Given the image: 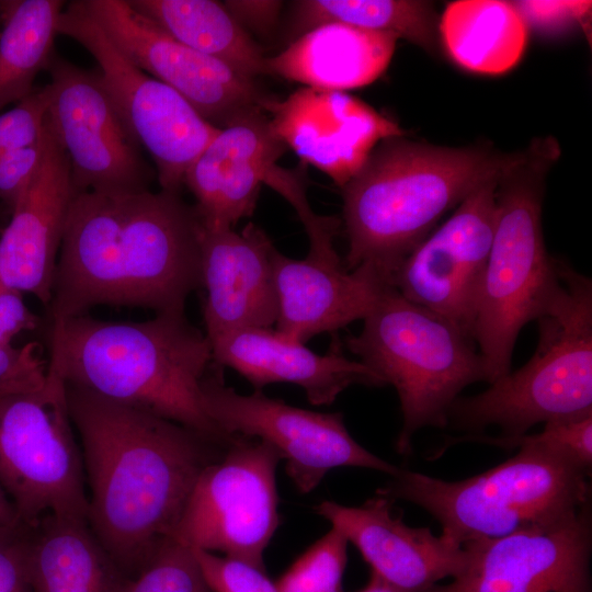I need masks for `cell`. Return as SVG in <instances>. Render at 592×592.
Segmentation results:
<instances>
[{
  "mask_svg": "<svg viewBox=\"0 0 592 592\" xmlns=\"http://www.w3.org/2000/svg\"><path fill=\"white\" fill-rule=\"evenodd\" d=\"M89 486L88 524L136 579L171 540L201 471L226 447L149 411L66 384Z\"/></svg>",
  "mask_w": 592,
  "mask_h": 592,
  "instance_id": "6da1fadb",
  "label": "cell"
},
{
  "mask_svg": "<svg viewBox=\"0 0 592 592\" xmlns=\"http://www.w3.org/2000/svg\"><path fill=\"white\" fill-rule=\"evenodd\" d=\"M202 221L181 192H76L54 276L47 320L96 306L184 312L202 287Z\"/></svg>",
  "mask_w": 592,
  "mask_h": 592,
  "instance_id": "7a4b0ae2",
  "label": "cell"
},
{
  "mask_svg": "<svg viewBox=\"0 0 592 592\" xmlns=\"http://www.w3.org/2000/svg\"><path fill=\"white\" fill-rule=\"evenodd\" d=\"M47 321V372L65 384L177 422L223 447L232 441L203 406L212 344L184 312L135 322L89 315Z\"/></svg>",
  "mask_w": 592,
  "mask_h": 592,
  "instance_id": "3957f363",
  "label": "cell"
},
{
  "mask_svg": "<svg viewBox=\"0 0 592 592\" xmlns=\"http://www.w3.org/2000/svg\"><path fill=\"white\" fill-rule=\"evenodd\" d=\"M512 157L490 146H436L402 136L379 143L342 187L345 269L367 263L392 280L439 219L498 178Z\"/></svg>",
  "mask_w": 592,
  "mask_h": 592,
  "instance_id": "277c9868",
  "label": "cell"
},
{
  "mask_svg": "<svg viewBox=\"0 0 592 592\" xmlns=\"http://www.w3.org/2000/svg\"><path fill=\"white\" fill-rule=\"evenodd\" d=\"M560 153L554 137L534 138L513 152L497 180L493 238L474 329L488 384L511 372L519 333L545 312L560 286L542 228L546 178Z\"/></svg>",
  "mask_w": 592,
  "mask_h": 592,
  "instance_id": "5b68a950",
  "label": "cell"
},
{
  "mask_svg": "<svg viewBox=\"0 0 592 592\" xmlns=\"http://www.w3.org/2000/svg\"><path fill=\"white\" fill-rule=\"evenodd\" d=\"M513 457L473 477L448 481L400 469L376 492L429 512L458 545L554 522L591 504L590 473L563 455L515 437L471 436Z\"/></svg>",
  "mask_w": 592,
  "mask_h": 592,
  "instance_id": "8992f818",
  "label": "cell"
},
{
  "mask_svg": "<svg viewBox=\"0 0 592 592\" xmlns=\"http://www.w3.org/2000/svg\"><path fill=\"white\" fill-rule=\"evenodd\" d=\"M556 261L560 286L536 320L534 354L485 391L458 397L448 412L455 428L497 425L501 437H515L538 423L592 413V282Z\"/></svg>",
  "mask_w": 592,
  "mask_h": 592,
  "instance_id": "52a82bcc",
  "label": "cell"
},
{
  "mask_svg": "<svg viewBox=\"0 0 592 592\" xmlns=\"http://www.w3.org/2000/svg\"><path fill=\"white\" fill-rule=\"evenodd\" d=\"M363 321L361 332L348 335L345 344L385 385L396 389L402 426L395 447L408 456L419 430L445 428L462 390L486 382L483 362L473 340L394 286Z\"/></svg>",
  "mask_w": 592,
  "mask_h": 592,
  "instance_id": "ba28073f",
  "label": "cell"
},
{
  "mask_svg": "<svg viewBox=\"0 0 592 592\" xmlns=\"http://www.w3.org/2000/svg\"><path fill=\"white\" fill-rule=\"evenodd\" d=\"M72 429L66 384L49 372L38 389L0 396V486L23 525L48 514L88 521L83 458Z\"/></svg>",
  "mask_w": 592,
  "mask_h": 592,
  "instance_id": "9c48e42d",
  "label": "cell"
},
{
  "mask_svg": "<svg viewBox=\"0 0 592 592\" xmlns=\"http://www.w3.org/2000/svg\"><path fill=\"white\" fill-rule=\"evenodd\" d=\"M280 460L266 442L235 435L221 456L201 471L171 540L264 570V550L280 526Z\"/></svg>",
  "mask_w": 592,
  "mask_h": 592,
  "instance_id": "30bf717a",
  "label": "cell"
},
{
  "mask_svg": "<svg viewBox=\"0 0 592 592\" xmlns=\"http://www.w3.org/2000/svg\"><path fill=\"white\" fill-rule=\"evenodd\" d=\"M57 33L82 45L124 121L152 158L161 190L181 192L186 171L220 128L174 89L128 59L89 16L80 0L64 8Z\"/></svg>",
  "mask_w": 592,
  "mask_h": 592,
  "instance_id": "8fae6325",
  "label": "cell"
},
{
  "mask_svg": "<svg viewBox=\"0 0 592 592\" xmlns=\"http://www.w3.org/2000/svg\"><path fill=\"white\" fill-rule=\"evenodd\" d=\"M202 401L227 435L259 439L286 462V474L301 493L312 491L335 467H362L397 475V466L358 444L341 412L322 413L289 406L261 390L241 395L226 385L223 367L212 364L201 383Z\"/></svg>",
  "mask_w": 592,
  "mask_h": 592,
  "instance_id": "7c38bea8",
  "label": "cell"
},
{
  "mask_svg": "<svg viewBox=\"0 0 592 592\" xmlns=\"http://www.w3.org/2000/svg\"><path fill=\"white\" fill-rule=\"evenodd\" d=\"M48 125L68 156L76 192L107 195L149 190L152 172L141 146L107 92L100 72L54 54Z\"/></svg>",
  "mask_w": 592,
  "mask_h": 592,
  "instance_id": "4fadbf2b",
  "label": "cell"
},
{
  "mask_svg": "<svg viewBox=\"0 0 592 592\" xmlns=\"http://www.w3.org/2000/svg\"><path fill=\"white\" fill-rule=\"evenodd\" d=\"M497 180L465 198L412 250L391 280L403 297L443 317L473 341L493 238Z\"/></svg>",
  "mask_w": 592,
  "mask_h": 592,
  "instance_id": "5bb4252c",
  "label": "cell"
},
{
  "mask_svg": "<svg viewBox=\"0 0 592 592\" xmlns=\"http://www.w3.org/2000/svg\"><path fill=\"white\" fill-rule=\"evenodd\" d=\"M462 547L463 570L425 592H592L591 504L554 522Z\"/></svg>",
  "mask_w": 592,
  "mask_h": 592,
  "instance_id": "9a60e30c",
  "label": "cell"
},
{
  "mask_svg": "<svg viewBox=\"0 0 592 592\" xmlns=\"http://www.w3.org/2000/svg\"><path fill=\"white\" fill-rule=\"evenodd\" d=\"M89 16L137 67L180 93L218 128L274 100L253 79L178 42L127 0H80Z\"/></svg>",
  "mask_w": 592,
  "mask_h": 592,
  "instance_id": "2e32d148",
  "label": "cell"
},
{
  "mask_svg": "<svg viewBox=\"0 0 592 592\" xmlns=\"http://www.w3.org/2000/svg\"><path fill=\"white\" fill-rule=\"evenodd\" d=\"M266 112L274 135L341 189L379 143L403 135L394 121L344 91L304 87L272 100Z\"/></svg>",
  "mask_w": 592,
  "mask_h": 592,
  "instance_id": "e0dca14e",
  "label": "cell"
},
{
  "mask_svg": "<svg viewBox=\"0 0 592 592\" xmlns=\"http://www.w3.org/2000/svg\"><path fill=\"white\" fill-rule=\"evenodd\" d=\"M394 502L376 492L360 506L323 501L315 511L358 549L371 572L400 592H425L456 577L466 563L464 548L429 527L407 525Z\"/></svg>",
  "mask_w": 592,
  "mask_h": 592,
  "instance_id": "ac0fdd59",
  "label": "cell"
},
{
  "mask_svg": "<svg viewBox=\"0 0 592 592\" xmlns=\"http://www.w3.org/2000/svg\"><path fill=\"white\" fill-rule=\"evenodd\" d=\"M205 334L210 343L246 328H271L278 317V296L269 236L254 224L241 232L231 227L201 230Z\"/></svg>",
  "mask_w": 592,
  "mask_h": 592,
  "instance_id": "d6986e66",
  "label": "cell"
},
{
  "mask_svg": "<svg viewBox=\"0 0 592 592\" xmlns=\"http://www.w3.org/2000/svg\"><path fill=\"white\" fill-rule=\"evenodd\" d=\"M47 121V117H46ZM75 189L67 153L47 122L42 166L0 232V276L46 308Z\"/></svg>",
  "mask_w": 592,
  "mask_h": 592,
  "instance_id": "ffe728a7",
  "label": "cell"
},
{
  "mask_svg": "<svg viewBox=\"0 0 592 592\" xmlns=\"http://www.w3.org/2000/svg\"><path fill=\"white\" fill-rule=\"evenodd\" d=\"M286 149L262 107L244 111L221 127L184 178L202 225L234 228L251 216L266 173Z\"/></svg>",
  "mask_w": 592,
  "mask_h": 592,
  "instance_id": "44dd1931",
  "label": "cell"
},
{
  "mask_svg": "<svg viewBox=\"0 0 592 592\" xmlns=\"http://www.w3.org/2000/svg\"><path fill=\"white\" fill-rule=\"evenodd\" d=\"M272 263L278 296L276 330L301 343L363 320L394 286L389 275L367 263L348 271L343 263L309 255L292 259L276 249Z\"/></svg>",
  "mask_w": 592,
  "mask_h": 592,
  "instance_id": "7402d4cb",
  "label": "cell"
},
{
  "mask_svg": "<svg viewBox=\"0 0 592 592\" xmlns=\"http://www.w3.org/2000/svg\"><path fill=\"white\" fill-rule=\"evenodd\" d=\"M210 344L213 363L238 372L255 390L276 383L294 384L315 406L331 405L352 385H385L375 372L348 358L339 346L317 354L276 329H240Z\"/></svg>",
  "mask_w": 592,
  "mask_h": 592,
  "instance_id": "603a6c76",
  "label": "cell"
},
{
  "mask_svg": "<svg viewBox=\"0 0 592 592\" xmlns=\"http://www.w3.org/2000/svg\"><path fill=\"white\" fill-rule=\"evenodd\" d=\"M398 39L390 33L325 23L293 39L277 55L265 57L264 75L322 90L361 88L387 69Z\"/></svg>",
  "mask_w": 592,
  "mask_h": 592,
  "instance_id": "cb8c5ba5",
  "label": "cell"
},
{
  "mask_svg": "<svg viewBox=\"0 0 592 592\" xmlns=\"http://www.w3.org/2000/svg\"><path fill=\"white\" fill-rule=\"evenodd\" d=\"M34 592H128L134 582L88 521L48 514L29 526Z\"/></svg>",
  "mask_w": 592,
  "mask_h": 592,
  "instance_id": "d4e9b609",
  "label": "cell"
},
{
  "mask_svg": "<svg viewBox=\"0 0 592 592\" xmlns=\"http://www.w3.org/2000/svg\"><path fill=\"white\" fill-rule=\"evenodd\" d=\"M528 27L513 2L460 0L445 8L439 33L448 56L471 72L501 75L521 59Z\"/></svg>",
  "mask_w": 592,
  "mask_h": 592,
  "instance_id": "484cf974",
  "label": "cell"
},
{
  "mask_svg": "<svg viewBox=\"0 0 592 592\" xmlns=\"http://www.w3.org/2000/svg\"><path fill=\"white\" fill-rule=\"evenodd\" d=\"M167 34L183 45L254 79L264 75L260 46L230 14L214 0H127Z\"/></svg>",
  "mask_w": 592,
  "mask_h": 592,
  "instance_id": "4316f807",
  "label": "cell"
},
{
  "mask_svg": "<svg viewBox=\"0 0 592 592\" xmlns=\"http://www.w3.org/2000/svg\"><path fill=\"white\" fill-rule=\"evenodd\" d=\"M64 8L60 0L0 1V112L30 95L47 69Z\"/></svg>",
  "mask_w": 592,
  "mask_h": 592,
  "instance_id": "83f0119b",
  "label": "cell"
},
{
  "mask_svg": "<svg viewBox=\"0 0 592 592\" xmlns=\"http://www.w3.org/2000/svg\"><path fill=\"white\" fill-rule=\"evenodd\" d=\"M330 22L390 33L429 53L439 48V18L429 1L300 0L294 2L291 34L296 38Z\"/></svg>",
  "mask_w": 592,
  "mask_h": 592,
  "instance_id": "f1b7e54d",
  "label": "cell"
},
{
  "mask_svg": "<svg viewBox=\"0 0 592 592\" xmlns=\"http://www.w3.org/2000/svg\"><path fill=\"white\" fill-rule=\"evenodd\" d=\"M348 543L346 537L332 527L276 580L278 592H344Z\"/></svg>",
  "mask_w": 592,
  "mask_h": 592,
  "instance_id": "f546056e",
  "label": "cell"
},
{
  "mask_svg": "<svg viewBox=\"0 0 592 592\" xmlns=\"http://www.w3.org/2000/svg\"><path fill=\"white\" fill-rule=\"evenodd\" d=\"M263 184L281 194L296 210L309 238L308 255L328 263L341 262L333 246L341 221L335 217L317 215L311 209L306 195L304 170L275 164L265 175Z\"/></svg>",
  "mask_w": 592,
  "mask_h": 592,
  "instance_id": "4dcf8cb0",
  "label": "cell"
},
{
  "mask_svg": "<svg viewBox=\"0 0 592 592\" xmlns=\"http://www.w3.org/2000/svg\"><path fill=\"white\" fill-rule=\"evenodd\" d=\"M128 592H212L192 549L166 543Z\"/></svg>",
  "mask_w": 592,
  "mask_h": 592,
  "instance_id": "1f68e13d",
  "label": "cell"
},
{
  "mask_svg": "<svg viewBox=\"0 0 592 592\" xmlns=\"http://www.w3.org/2000/svg\"><path fill=\"white\" fill-rule=\"evenodd\" d=\"M49 105L48 86L34 88L16 105L0 113V157L27 147L43 135Z\"/></svg>",
  "mask_w": 592,
  "mask_h": 592,
  "instance_id": "d6a6232c",
  "label": "cell"
},
{
  "mask_svg": "<svg viewBox=\"0 0 592 592\" xmlns=\"http://www.w3.org/2000/svg\"><path fill=\"white\" fill-rule=\"evenodd\" d=\"M192 551L212 592H278L264 570L215 553Z\"/></svg>",
  "mask_w": 592,
  "mask_h": 592,
  "instance_id": "836d02e7",
  "label": "cell"
},
{
  "mask_svg": "<svg viewBox=\"0 0 592 592\" xmlns=\"http://www.w3.org/2000/svg\"><path fill=\"white\" fill-rule=\"evenodd\" d=\"M37 342L13 345L0 341V396L41 388L47 379V363Z\"/></svg>",
  "mask_w": 592,
  "mask_h": 592,
  "instance_id": "e575fe53",
  "label": "cell"
},
{
  "mask_svg": "<svg viewBox=\"0 0 592 592\" xmlns=\"http://www.w3.org/2000/svg\"><path fill=\"white\" fill-rule=\"evenodd\" d=\"M531 443L559 453L587 471L592 466V413L545 423L536 434H523Z\"/></svg>",
  "mask_w": 592,
  "mask_h": 592,
  "instance_id": "d590c367",
  "label": "cell"
},
{
  "mask_svg": "<svg viewBox=\"0 0 592 592\" xmlns=\"http://www.w3.org/2000/svg\"><path fill=\"white\" fill-rule=\"evenodd\" d=\"M46 144L47 121L39 140L0 157V203L9 216L36 177L45 156Z\"/></svg>",
  "mask_w": 592,
  "mask_h": 592,
  "instance_id": "8d00e7d4",
  "label": "cell"
},
{
  "mask_svg": "<svg viewBox=\"0 0 592 592\" xmlns=\"http://www.w3.org/2000/svg\"><path fill=\"white\" fill-rule=\"evenodd\" d=\"M0 592H34L26 525L0 528Z\"/></svg>",
  "mask_w": 592,
  "mask_h": 592,
  "instance_id": "74e56055",
  "label": "cell"
},
{
  "mask_svg": "<svg viewBox=\"0 0 592 592\" xmlns=\"http://www.w3.org/2000/svg\"><path fill=\"white\" fill-rule=\"evenodd\" d=\"M527 27L544 33H560L585 22L591 11V1L533 0L513 2Z\"/></svg>",
  "mask_w": 592,
  "mask_h": 592,
  "instance_id": "f35d334b",
  "label": "cell"
},
{
  "mask_svg": "<svg viewBox=\"0 0 592 592\" xmlns=\"http://www.w3.org/2000/svg\"><path fill=\"white\" fill-rule=\"evenodd\" d=\"M39 325L41 318L27 308L23 294L0 276V341L12 343L18 334L35 330Z\"/></svg>",
  "mask_w": 592,
  "mask_h": 592,
  "instance_id": "ab89813d",
  "label": "cell"
},
{
  "mask_svg": "<svg viewBox=\"0 0 592 592\" xmlns=\"http://www.w3.org/2000/svg\"><path fill=\"white\" fill-rule=\"evenodd\" d=\"M223 3L246 31L260 35L273 31L283 7V2L276 0H228Z\"/></svg>",
  "mask_w": 592,
  "mask_h": 592,
  "instance_id": "60d3db41",
  "label": "cell"
},
{
  "mask_svg": "<svg viewBox=\"0 0 592 592\" xmlns=\"http://www.w3.org/2000/svg\"><path fill=\"white\" fill-rule=\"evenodd\" d=\"M22 524L9 497L0 486V528Z\"/></svg>",
  "mask_w": 592,
  "mask_h": 592,
  "instance_id": "b9f144b4",
  "label": "cell"
},
{
  "mask_svg": "<svg viewBox=\"0 0 592 592\" xmlns=\"http://www.w3.org/2000/svg\"><path fill=\"white\" fill-rule=\"evenodd\" d=\"M358 592H400L389 584H387L385 581H383L378 576L371 572V578L368 583L365 585L364 589H362Z\"/></svg>",
  "mask_w": 592,
  "mask_h": 592,
  "instance_id": "7bdbcfd3",
  "label": "cell"
},
{
  "mask_svg": "<svg viewBox=\"0 0 592 592\" xmlns=\"http://www.w3.org/2000/svg\"><path fill=\"white\" fill-rule=\"evenodd\" d=\"M4 213H7L9 215V213L5 210V208L0 203V232L2 231L3 227L7 224V221L3 220Z\"/></svg>",
  "mask_w": 592,
  "mask_h": 592,
  "instance_id": "ee69618b",
  "label": "cell"
}]
</instances>
